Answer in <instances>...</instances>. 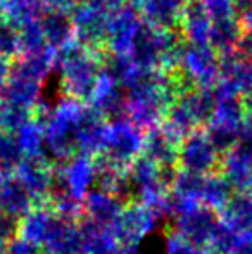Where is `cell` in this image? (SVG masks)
Segmentation results:
<instances>
[{
    "label": "cell",
    "instance_id": "cell-1",
    "mask_svg": "<svg viewBox=\"0 0 252 254\" xmlns=\"http://www.w3.org/2000/svg\"><path fill=\"white\" fill-rule=\"evenodd\" d=\"M125 90L126 116L142 131H147L161 127L169 107L176 101L183 87L175 73L138 67Z\"/></svg>",
    "mask_w": 252,
    "mask_h": 254
},
{
    "label": "cell",
    "instance_id": "cell-2",
    "mask_svg": "<svg viewBox=\"0 0 252 254\" xmlns=\"http://www.w3.org/2000/svg\"><path fill=\"white\" fill-rule=\"evenodd\" d=\"M55 67L61 71V83L66 97L88 104L102 76L101 51H90L73 40L55 51Z\"/></svg>",
    "mask_w": 252,
    "mask_h": 254
},
{
    "label": "cell",
    "instance_id": "cell-3",
    "mask_svg": "<svg viewBox=\"0 0 252 254\" xmlns=\"http://www.w3.org/2000/svg\"><path fill=\"white\" fill-rule=\"evenodd\" d=\"M83 107V102L66 97L50 109L35 111L45 128V154L55 159H69L78 154Z\"/></svg>",
    "mask_w": 252,
    "mask_h": 254
},
{
    "label": "cell",
    "instance_id": "cell-4",
    "mask_svg": "<svg viewBox=\"0 0 252 254\" xmlns=\"http://www.w3.org/2000/svg\"><path fill=\"white\" fill-rule=\"evenodd\" d=\"M216 99L212 90L204 88H183L171 104L161 127L169 135L182 142L192 131L209 123Z\"/></svg>",
    "mask_w": 252,
    "mask_h": 254
},
{
    "label": "cell",
    "instance_id": "cell-5",
    "mask_svg": "<svg viewBox=\"0 0 252 254\" xmlns=\"http://www.w3.org/2000/svg\"><path fill=\"white\" fill-rule=\"evenodd\" d=\"M212 94L216 99V106L211 120L205 125V131L211 137L216 149L225 154L233 145L239 144L240 125L246 118V109H244L242 97L230 92L223 85L216 83Z\"/></svg>",
    "mask_w": 252,
    "mask_h": 254
},
{
    "label": "cell",
    "instance_id": "cell-6",
    "mask_svg": "<svg viewBox=\"0 0 252 254\" xmlns=\"http://www.w3.org/2000/svg\"><path fill=\"white\" fill-rule=\"evenodd\" d=\"M144 147V133L128 116L107 120L105 138L102 152L97 156L99 161L125 171L137 157H140Z\"/></svg>",
    "mask_w": 252,
    "mask_h": 254
},
{
    "label": "cell",
    "instance_id": "cell-7",
    "mask_svg": "<svg viewBox=\"0 0 252 254\" xmlns=\"http://www.w3.org/2000/svg\"><path fill=\"white\" fill-rule=\"evenodd\" d=\"M221 56L211 45L185 44L175 74L183 88L212 90L219 81Z\"/></svg>",
    "mask_w": 252,
    "mask_h": 254
},
{
    "label": "cell",
    "instance_id": "cell-8",
    "mask_svg": "<svg viewBox=\"0 0 252 254\" xmlns=\"http://www.w3.org/2000/svg\"><path fill=\"white\" fill-rule=\"evenodd\" d=\"M111 12L94 2L78 3L71 10L74 28V40L90 51H101L107 40V26Z\"/></svg>",
    "mask_w": 252,
    "mask_h": 254
},
{
    "label": "cell",
    "instance_id": "cell-9",
    "mask_svg": "<svg viewBox=\"0 0 252 254\" xmlns=\"http://www.w3.org/2000/svg\"><path fill=\"white\" fill-rule=\"evenodd\" d=\"M219 154L221 152L212 144L205 128H199L180 142L178 164L182 170L190 173L209 175V171L214 170L216 164L221 161Z\"/></svg>",
    "mask_w": 252,
    "mask_h": 254
},
{
    "label": "cell",
    "instance_id": "cell-10",
    "mask_svg": "<svg viewBox=\"0 0 252 254\" xmlns=\"http://www.w3.org/2000/svg\"><path fill=\"white\" fill-rule=\"evenodd\" d=\"M144 19L138 7L126 3L121 9L112 10L109 16L105 51L111 54H128L140 31Z\"/></svg>",
    "mask_w": 252,
    "mask_h": 254
},
{
    "label": "cell",
    "instance_id": "cell-11",
    "mask_svg": "<svg viewBox=\"0 0 252 254\" xmlns=\"http://www.w3.org/2000/svg\"><path fill=\"white\" fill-rule=\"evenodd\" d=\"M126 180L128 189L147 204L157 201L159 194L166 187L162 168L145 156L137 157L130 164V170L126 171Z\"/></svg>",
    "mask_w": 252,
    "mask_h": 254
},
{
    "label": "cell",
    "instance_id": "cell-12",
    "mask_svg": "<svg viewBox=\"0 0 252 254\" xmlns=\"http://www.w3.org/2000/svg\"><path fill=\"white\" fill-rule=\"evenodd\" d=\"M42 81L44 80L35 76L16 59L14 63H10L9 78H7L5 88H3L2 101L35 111V107L40 102Z\"/></svg>",
    "mask_w": 252,
    "mask_h": 254
},
{
    "label": "cell",
    "instance_id": "cell-13",
    "mask_svg": "<svg viewBox=\"0 0 252 254\" xmlns=\"http://www.w3.org/2000/svg\"><path fill=\"white\" fill-rule=\"evenodd\" d=\"M218 227V216L211 207L199 206L197 202L192 204V207H182L180 232H182V237L194 246H205L212 242Z\"/></svg>",
    "mask_w": 252,
    "mask_h": 254
},
{
    "label": "cell",
    "instance_id": "cell-14",
    "mask_svg": "<svg viewBox=\"0 0 252 254\" xmlns=\"http://www.w3.org/2000/svg\"><path fill=\"white\" fill-rule=\"evenodd\" d=\"M221 175L232 189L252 190V145L237 144L221 157Z\"/></svg>",
    "mask_w": 252,
    "mask_h": 254
},
{
    "label": "cell",
    "instance_id": "cell-15",
    "mask_svg": "<svg viewBox=\"0 0 252 254\" xmlns=\"http://www.w3.org/2000/svg\"><path fill=\"white\" fill-rule=\"evenodd\" d=\"M88 104L105 120L126 116V90L123 85L102 73Z\"/></svg>",
    "mask_w": 252,
    "mask_h": 254
},
{
    "label": "cell",
    "instance_id": "cell-16",
    "mask_svg": "<svg viewBox=\"0 0 252 254\" xmlns=\"http://www.w3.org/2000/svg\"><path fill=\"white\" fill-rule=\"evenodd\" d=\"M218 83L239 97L252 92V59L239 56L237 52L221 56Z\"/></svg>",
    "mask_w": 252,
    "mask_h": 254
},
{
    "label": "cell",
    "instance_id": "cell-17",
    "mask_svg": "<svg viewBox=\"0 0 252 254\" xmlns=\"http://www.w3.org/2000/svg\"><path fill=\"white\" fill-rule=\"evenodd\" d=\"M31 204L33 197L19 178L12 173H0V216L9 220L26 216Z\"/></svg>",
    "mask_w": 252,
    "mask_h": 254
},
{
    "label": "cell",
    "instance_id": "cell-18",
    "mask_svg": "<svg viewBox=\"0 0 252 254\" xmlns=\"http://www.w3.org/2000/svg\"><path fill=\"white\" fill-rule=\"evenodd\" d=\"M187 0H142L138 5L144 23L161 30H178Z\"/></svg>",
    "mask_w": 252,
    "mask_h": 254
},
{
    "label": "cell",
    "instance_id": "cell-19",
    "mask_svg": "<svg viewBox=\"0 0 252 254\" xmlns=\"http://www.w3.org/2000/svg\"><path fill=\"white\" fill-rule=\"evenodd\" d=\"M17 178L23 182L33 201H40L42 197H45L54 185V173L49 168L45 156L24 157V161L17 168Z\"/></svg>",
    "mask_w": 252,
    "mask_h": 254
},
{
    "label": "cell",
    "instance_id": "cell-20",
    "mask_svg": "<svg viewBox=\"0 0 252 254\" xmlns=\"http://www.w3.org/2000/svg\"><path fill=\"white\" fill-rule=\"evenodd\" d=\"M62 223V220L55 218L45 209L30 211L21 223V239L33 244L35 248H40V246L49 248Z\"/></svg>",
    "mask_w": 252,
    "mask_h": 254
},
{
    "label": "cell",
    "instance_id": "cell-21",
    "mask_svg": "<svg viewBox=\"0 0 252 254\" xmlns=\"http://www.w3.org/2000/svg\"><path fill=\"white\" fill-rule=\"evenodd\" d=\"M212 19L205 12L201 0H187L183 10L182 23H180V35L187 44L192 45H209L211 40Z\"/></svg>",
    "mask_w": 252,
    "mask_h": 254
},
{
    "label": "cell",
    "instance_id": "cell-22",
    "mask_svg": "<svg viewBox=\"0 0 252 254\" xmlns=\"http://www.w3.org/2000/svg\"><path fill=\"white\" fill-rule=\"evenodd\" d=\"M180 140L169 135L162 127L147 130L144 135L142 156L149 157L159 166H175L178 164Z\"/></svg>",
    "mask_w": 252,
    "mask_h": 254
},
{
    "label": "cell",
    "instance_id": "cell-23",
    "mask_svg": "<svg viewBox=\"0 0 252 254\" xmlns=\"http://www.w3.org/2000/svg\"><path fill=\"white\" fill-rule=\"evenodd\" d=\"M40 26L45 40H47V45L52 51H59L64 45L71 44L74 40L71 12L45 7L44 12L40 14Z\"/></svg>",
    "mask_w": 252,
    "mask_h": 254
},
{
    "label": "cell",
    "instance_id": "cell-24",
    "mask_svg": "<svg viewBox=\"0 0 252 254\" xmlns=\"http://www.w3.org/2000/svg\"><path fill=\"white\" fill-rule=\"evenodd\" d=\"M152 220H154V211L149 207L131 206L126 211H121L116 218L114 225V237L121 239L125 242H135L140 237H144L145 232L151 228Z\"/></svg>",
    "mask_w": 252,
    "mask_h": 254
},
{
    "label": "cell",
    "instance_id": "cell-25",
    "mask_svg": "<svg viewBox=\"0 0 252 254\" xmlns=\"http://www.w3.org/2000/svg\"><path fill=\"white\" fill-rule=\"evenodd\" d=\"M244 35L242 21L239 17H226V19L212 21L211 40L209 45L214 49L219 56H226L237 51L240 38Z\"/></svg>",
    "mask_w": 252,
    "mask_h": 254
},
{
    "label": "cell",
    "instance_id": "cell-26",
    "mask_svg": "<svg viewBox=\"0 0 252 254\" xmlns=\"http://www.w3.org/2000/svg\"><path fill=\"white\" fill-rule=\"evenodd\" d=\"M226 225L242 237H252V190H240L226 204Z\"/></svg>",
    "mask_w": 252,
    "mask_h": 254
},
{
    "label": "cell",
    "instance_id": "cell-27",
    "mask_svg": "<svg viewBox=\"0 0 252 254\" xmlns=\"http://www.w3.org/2000/svg\"><path fill=\"white\" fill-rule=\"evenodd\" d=\"M87 211L92 221H95L97 225L114 223L116 218L121 213V202L116 194L102 189V190H95L88 194Z\"/></svg>",
    "mask_w": 252,
    "mask_h": 254
},
{
    "label": "cell",
    "instance_id": "cell-28",
    "mask_svg": "<svg viewBox=\"0 0 252 254\" xmlns=\"http://www.w3.org/2000/svg\"><path fill=\"white\" fill-rule=\"evenodd\" d=\"M16 137L26 157L45 156V128L37 118L30 120L21 130H17Z\"/></svg>",
    "mask_w": 252,
    "mask_h": 254
},
{
    "label": "cell",
    "instance_id": "cell-29",
    "mask_svg": "<svg viewBox=\"0 0 252 254\" xmlns=\"http://www.w3.org/2000/svg\"><path fill=\"white\" fill-rule=\"evenodd\" d=\"M232 199V185L226 182L223 175H205L201 190V201L211 209L223 207Z\"/></svg>",
    "mask_w": 252,
    "mask_h": 254
},
{
    "label": "cell",
    "instance_id": "cell-30",
    "mask_svg": "<svg viewBox=\"0 0 252 254\" xmlns=\"http://www.w3.org/2000/svg\"><path fill=\"white\" fill-rule=\"evenodd\" d=\"M24 152L16 133L0 130V173H12L24 161Z\"/></svg>",
    "mask_w": 252,
    "mask_h": 254
},
{
    "label": "cell",
    "instance_id": "cell-31",
    "mask_svg": "<svg viewBox=\"0 0 252 254\" xmlns=\"http://www.w3.org/2000/svg\"><path fill=\"white\" fill-rule=\"evenodd\" d=\"M33 113L35 111L28 109V107L0 101V130L16 133L28 121L33 120Z\"/></svg>",
    "mask_w": 252,
    "mask_h": 254
},
{
    "label": "cell",
    "instance_id": "cell-32",
    "mask_svg": "<svg viewBox=\"0 0 252 254\" xmlns=\"http://www.w3.org/2000/svg\"><path fill=\"white\" fill-rule=\"evenodd\" d=\"M19 40H21V56H30V54H37L50 49L44 37V31H42L40 17L30 21V23L23 24L19 28Z\"/></svg>",
    "mask_w": 252,
    "mask_h": 254
},
{
    "label": "cell",
    "instance_id": "cell-33",
    "mask_svg": "<svg viewBox=\"0 0 252 254\" xmlns=\"http://www.w3.org/2000/svg\"><path fill=\"white\" fill-rule=\"evenodd\" d=\"M21 57V40L19 30L7 23L5 19H0V59L5 63H14Z\"/></svg>",
    "mask_w": 252,
    "mask_h": 254
},
{
    "label": "cell",
    "instance_id": "cell-34",
    "mask_svg": "<svg viewBox=\"0 0 252 254\" xmlns=\"http://www.w3.org/2000/svg\"><path fill=\"white\" fill-rule=\"evenodd\" d=\"M205 12L209 14L212 21L226 19V17H235V2L233 0H201Z\"/></svg>",
    "mask_w": 252,
    "mask_h": 254
},
{
    "label": "cell",
    "instance_id": "cell-35",
    "mask_svg": "<svg viewBox=\"0 0 252 254\" xmlns=\"http://www.w3.org/2000/svg\"><path fill=\"white\" fill-rule=\"evenodd\" d=\"M81 2H85V0H42V3L49 9H59L66 10V12H71Z\"/></svg>",
    "mask_w": 252,
    "mask_h": 254
},
{
    "label": "cell",
    "instance_id": "cell-36",
    "mask_svg": "<svg viewBox=\"0 0 252 254\" xmlns=\"http://www.w3.org/2000/svg\"><path fill=\"white\" fill-rule=\"evenodd\" d=\"M239 56L247 57V59H252V31L244 30V35L240 38L239 45H237V51Z\"/></svg>",
    "mask_w": 252,
    "mask_h": 254
},
{
    "label": "cell",
    "instance_id": "cell-37",
    "mask_svg": "<svg viewBox=\"0 0 252 254\" xmlns=\"http://www.w3.org/2000/svg\"><path fill=\"white\" fill-rule=\"evenodd\" d=\"M239 144H249V145H252V114H246L242 125H240Z\"/></svg>",
    "mask_w": 252,
    "mask_h": 254
},
{
    "label": "cell",
    "instance_id": "cell-38",
    "mask_svg": "<svg viewBox=\"0 0 252 254\" xmlns=\"http://www.w3.org/2000/svg\"><path fill=\"white\" fill-rule=\"evenodd\" d=\"M233 2H235L237 17L240 21L252 16V0H233Z\"/></svg>",
    "mask_w": 252,
    "mask_h": 254
},
{
    "label": "cell",
    "instance_id": "cell-39",
    "mask_svg": "<svg viewBox=\"0 0 252 254\" xmlns=\"http://www.w3.org/2000/svg\"><path fill=\"white\" fill-rule=\"evenodd\" d=\"M9 71H10V63H5V61L0 59V99H2L7 78H9Z\"/></svg>",
    "mask_w": 252,
    "mask_h": 254
},
{
    "label": "cell",
    "instance_id": "cell-40",
    "mask_svg": "<svg viewBox=\"0 0 252 254\" xmlns=\"http://www.w3.org/2000/svg\"><path fill=\"white\" fill-rule=\"evenodd\" d=\"M242 102H244V109H246V114H252V92H249L247 95H244Z\"/></svg>",
    "mask_w": 252,
    "mask_h": 254
}]
</instances>
